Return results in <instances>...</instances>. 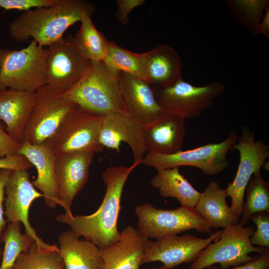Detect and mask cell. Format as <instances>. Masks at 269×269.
I'll use <instances>...</instances> for the list:
<instances>
[{"instance_id":"44dd1931","label":"cell","mask_w":269,"mask_h":269,"mask_svg":"<svg viewBox=\"0 0 269 269\" xmlns=\"http://www.w3.org/2000/svg\"><path fill=\"white\" fill-rule=\"evenodd\" d=\"M145 54L144 81L151 87L165 88L182 79V61L171 46L160 44Z\"/></svg>"},{"instance_id":"f1b7e54d","label":"cell","mask_w":269,"mask_h":269,"mask_svg":"<svg viewBox=\"0 0 269 269\" xmlns=\"http://www.w3.org/2000/svg\"><path fill=\"white\" fill-rule=\"evenodd\" d=\"M245 194L242 217L238 223L242 227L246 225L253 215L269 211V184L260 172L252 176L246 187Z\"/></svg>"},{"instance_id":"9c48e42d","label":"cell","mask_w":269,"mask_h":269,"mask_svg":"<svg viewBox=\"0 0 269 269\" xmlns=\"http://www.w3.org/2000/svg\"><path fill=\"white\" fill-rule=\"evenodd\" d=\"M102 118L77 107L45 143L56 156L77 151L101 152L104 148L100 141Z\"/></svg>"},{"instance_id":"f35d334b","label":"cell","mask_w":269,"mask_h":269,"mask_svg":"<svg viewBox=\"0 0 269 269\" xmlns=\"http://www.w3.org/2000/svg\"><path fill=\"white\" fill-rule=\"evenodd\" d=\"M259 34L269 37V6L265 10L258 27L256 35Z\"/></svg>"},{"instance_id":"5b68a950","label":"cell","mask_w":269,"mask_h":269,"mask_svg":"<svg viewBox=\"0 0 269 269\" xmlns=\"http://www.w3.org/2000/svg\"><path fill=\"white\" fill-rule=\"evenodd\" d=\"M254 231L253 226L238 224L224 229L218 239L203 249L187 269H208L215 264L226 269L256 259L269 248L252 244L250 238Z\"/></svg>"},{"instance_id":"9a60e30c","label":"cell","mask_w":269,"mask_h":269,"mask_svg":"<svg viewBox=\"0 0 269 269\" xmlns=\"http://www.w3.org/2000/svg\"><path fill=\"white\" fill-rule=\"evenodd\" d=\"M94 152L77 151L56 156L55 174L59 205L65 213L72 214L71 205L86 185Z\"/></svg>"},{"instance_id":"d590c367","label":"cell","mask_w":269,"mask_h":269,"mask_svg":"<svg viewBox=\"0 0 269 269\" xmlns=\"http://www.w3.org/2000/svg\"><path fill=\"white\" fill-rule=\"evenodd\" d=\"M21 145L0 127V158L16 154Z\"/></svg>"},{"instance_id":"60d3db41","label":"cell","mask_w":269,"mask_h":269,"mask_svg":"<svg viewBox=\"0 0 269 269\" xmlns=\"http://www.w3.org/2000/svg\"><path fill=\"white\" fill-rule=\"evenodd\" d=\"M170 269V268H168L167 267H166L165 266H164L163 265L161 267H158V268H152V269Z\"/></svg>"},{"instance_id":"52a82bcc","label":"cell","mask_w":269,"mask_h":269,"mask_svg":"<svg viewBox=\"0 0 269 269\" xmlns=\"http://www.w3.org/2000/svg\"><path fill=\"white\" fill-rule=\"evenodd\" d=\"M137 230L143 237L156 240L194 229L211 234V227L195 208L181 206L173 210L157 209L148 203L135 208Z\"/></svg>"},{"instance_id":"cb8c5ba5","label":"cell","mask_w":269,"mask_h":269,"mask_svg":"<svg viewBox=\"0 0 269 269\" xmlns=\"http://www.w3.org/2000/svg\"><path fill=\"white\" fill-rule=\"evenodd\" d=\"M227 196L225 189L215 181H211L201 194L195 208L211 228L225 229L240 221V217L228 205Z\"/></svg>"},{"instance_id":"277c9868","label":"cell","mask_w":269,"mask_h":269,"mask_svg":"<svg viewBox=\"0 0 269 269\" xmlns=\"http://www.w3.org/2000/svg\"><path fill=\"white\" fill-rule=\"evenodd\" d=\"M48 50L32 40L20 50L0 48V83L34 93L46 84Z\"/></svg>"},{"instance_id":"d4e9b609","label":"cell","mask_w":269,"mask_h":269,"mask_svg":"<svg viewBox=\"0 0 269 269\" xmlns=\"http://www.w3.org/2000/svg\"><path fill=\"white\" fill-rule=\"evenodd\" d=\"M150 184L162 197L174 198L184 207L195 208L201 194L180 173L179 167L157 170Z\"/></svg>"},{"instance_id":"83f0119b","label":"cell","mask_w":269,"mask_h":269,"mask_svg":"<svg viewBox=\"0 0 269 269\" xmlns=\"http://www.w3.org/2000/svg\"><path fill=\"white\" fill-rule=\"evenodd\" d=\"M145 54L137 53L109 41L106 54L103 60L110 68L128 73L144 81Z\"/></svg>"},{"instance_id":"1f68e13d","label":"cell","mask_w":269,"mask_h":269,"mask_svg":"<svg viewBox=\"0 0 269 269\" xmlns=\"http://www.w3.org/2000/svg\"><path fill=\"white\" fill-rule=\"evenodd\" d=\"M250 219L256 226V230L250 238L252 244L269 248V211L257 213Z\"/></svg>"},{"instance_id":"603a6c76","label":"cell","mask_w":269,"mask_h":269,"mask_svg":"<svg viewBox=\"0 0 269 269\" xmlns=\"http://www.w3.org/2000/svg\"><path fill=\"white\" fill-rule=\"evenodd\" d=\"M59 249L64 269H103L100 249L88 240H80L72 231L58 237Z\"/></svg>"},{"instance_id":"7402d4cb","label":"cell","mask_w":269,"mask_h":269,"mask_svg":"<svg viewBox=\"0 0 269 269\" xmlns=\"http://www.w3.org/2000/svg\"><path fill=\"white\" fill-rule=\"evenodd\" d=\"M34 93L6 89L0 93V121L6 132L20 143L34 103Z\"/></svg>"},{"instance_id":"f546056e","label":"cell","mask_w":269,"mask_h":269,"mask_svg":"<svg viewBox=\"0 0 269 269\" xmlns=\"http://www.w3.org/2000/svg\"><path fill=\"white\" fill-rule=\"evenodd\" d=\"M20 223H8L2 239L4 248L0 269H12L19 255L27 251L34 241L31 236L22 234Z\"/></svg>"},{"instance_id":"d6a6232c","label":"cell","mask_w":269,"mask_h":269,"mask_svg":"<svg viewBox=\"0 0 269 269\" xmlns=\"http://www.w3.org/2000/svg\"><path fill=\"white\" fill-rule=\"evenodd\" d=\"M59 0H0V8L5 10H18L24 11L47 7L56 4Z\"/></svg>"},{"instance_id":"7c38bea8","label":"cell","mask_w":269,"mask_h":269,"mask_svg":"<svg viewBox=\"0 0 269 269\" xmlns=\"http://www.w3.org/2000/svg\"><path fill=\"white\" fill-rule=\"evenodd\" d=\"M47 50L46 86L63 94L80 80L90 61L81 54L75 37L69 34L48 46Z\"/></svg>"},{"instance_id":"30bf717a","label":"cell","mask_w":269,"mask_h":269,"mask_svg":"<svg viewBox=\"0 0 269 269\" xmlns=\"http://www.w3.org/2000/svg\"><path fill=\"white\" fill-rule=\"evenodd\" d=\"M78 106L46 85L34 92V103L25 125L22 142L45 143L56 133L67 116Z\"/></svg>"},{"instance_id":"ac0fdd59","label":"cell","mask_w":269,"mask_h":269,"mask_svg":"<svg viewBox=\"0 0 269 269\" xmlns=\"http://www.w3.org/2000/svg\"><path fill=\"white\" fill-rule=\"evenodd\" d=\"M17 154L24 156L36 167L37 177L32 183L44 195L46 206L54 208L59 205L55 174L56 156L47 144L22 142Z\"/></svg>"},{"instance_id":"74e56055","label":"cell","mask_w":269,"mask_h":269,"mask_svg":"<svg viewBox=\"0 0 269 269\" xmlns=\"http://www.w3.org/2000/svg\"><path fill=\"white\" fill-rule=\"evenodd\" d=\"M209 269H223L214 265ZM226 269H269V249L256 259L241 266Z\"/></svg>"},{"instance_id":"8fae6325","label":"cell","mask_w":269,"mask_h":269,"mask_svg":"<svg viewBox=\"0 0 269 269\" xmlns=\"http://www.w3.org/2000/svg\"><path fill=\"white\" fill-rule=\"evenodd\" d=\"M231 149L240 153L236 175L225 189L231 200V208L239 217L243 213L245 192L252 176L260 172L269 156V147L264 140H256L255 134L248 126H243L241 134Z\"/></svg>"},{"instance_id":"4316f807","label":"cell","mask_w":269,"mask_h":269,"mask_svg":"<svg viewBox=\"0 0 269 269\" xmlns=\"http://www.w3.org/2000/svg\"><path fill=\"white\" fill-rule=\"evenodd\" d=\"M12 269H64V264L56 245L45 248L34 241L19 255Z\"/></svg>"},{"instance_id":"3957f363","label":"cell","mask_w":269,"mask_h":269,"mask_svg":"<svg viewBox=\"0 0 269 269\" xmlns=\"http://www.w3.org/2000/svg\"><path fill=\"white\" fill-rule=\"evenodd\" d=\"M120 72L103 61H90L80 80L61 95L79 108L95 115L126 113L120 89Z\"/></svg>"},{"instance_id":"2e32d148","label":"cell","mask_w":269,"mask_h":269,"mask_svg":"<svg viewBox=\"0 0 269 269\" xmlns=\"http://www.w3.org/2000/svg\"><path fill=\"white\" fill-rule=\"evenodd\" d=\"M119 84L126 114L143 127L165 113L152 87L143 80L121 72Z\"/></svg>"},{"instance_id":"5bb4252c","label":"cell","mask_w":269,"mask_h":269,"mask_svg":"<svg viewBox=\"0 0 269 269\" xmlns=\"http://www.w3.org/2000/svg\"><path fill=\"white\" fill-rule=\"evenodd\" d=\"M41 197H44V195L33 185L27 170H12L4 188V215L8 223L22 224L26 234L38 245L51 248L54 245L47 244L40 238L28 220L32 203Z\"/></svg>"},{"instance_id":"8992f818","label":"cell","mask_w":269,"mask_h":269,"mask_svg":"<svg viewBox=\"0 0 269 269\" xmlns=\"http://www.w3.org/2000/svg\"><path fill=\"white\" fill-rule=\"evenodd\" d=\"M238 134L232 130L224 140L206 144L198 147L181 150L171 154L148 152L141 163L153 167L156 171L181 166H191L200 169L207 175L217 174L229 165L227 154L236 143Z\"/></svg>"},{"instance_id":"ba28073f","label":"cell","mask_w":269,"mask_h":269,"mask_svg":"<svg viewBox=\"0 0 269 269\" xmlns=\"http://www.w3.org/2000/svg\"><path fill=\"white\" fill-rule=\"evenodd\" d=\"M225 89V85L219 81L196 86L181 79L169 86L156 88V92L153 91L165 113L185 120L199 117Z\"/></svg>"},{"instance_id":"ffe728a7","label":"cell","mask_w":269,"mask_h":269,"mask_svg":"<svg viewBox=\"0 0 269 269\" xmlns=\"http://www.w3.org/2000/svg\"><path fill=\"white\" fill-rule=\"evenodd\" d=\"M120 240L105 248H99L103 269H140L146 244L148 240L137 230L128 226L120 232Z\"/></svg>"},{"instance_id":"484cf974","label":"cell","mask_w":269,"mask_h":269,"mask_svg":"<svg viewBox=\"0 0 269 269\" xmlns=\"http://www.w3.org/2000/svg\"><path fill=\"white\" fill-rule=\"evenodd\" d=\"M91 15L84 13L81 25L75 37L81 54L90 61H103L107 51L109 41L95 26Z\"/></svg>"},{"instance_id":"b9f144b4","label":"cell","mask_w":269,"mask_h":269,"mask_svg":"<svg viewBox=\"0 0 269 269\" xmlns=\"http://www.w3.org/2000/svg\"><path fill=\"white\" fill-rule=\"evenodd\" d=\"M3 253V249L0 247V260L1 259Z\"/></svg>"},{"instance_id":"8d00e7d4","label":"cell","mask_w":269,"mask_h":269,"mask_svg":"<svg viewBox=\"0 0 269 269\" xmlns=\"http://www.w3.org/2000/svg\"><path fill=\"white\" fill-rule=\"evenodd\" d=\"M12 170L0 169V243L6 228L7 220L4 218V188Z\"/></svg>"},{"instance_id":"4fadbf2b","label":"cell","mask_w":269,"mask_h":269,"mask_svg":"<svg viewBox=\"0 0 269 269\" xmlns=\"http://www.w3.org/2000/svg\"><path fill=\"white\" fill-rule=\"evenodd\" d=\"M222 230L210 234L206 238L187 234L169 236L155 241L147 240L141 265L159 261L172 269L182 264L193 263L201 252L220 237Z\"/></svg>"},{"instance_id":"e575fe53","label":"cell","mask_w":269,"mask_h":269,"mask_svg":"<svg viewBox=\"0 0 269 269\" xmlns=\"http://www.w3.org/2000/svg\"><path fill=\"white\" fill-rule=\"evenodd\" d=\"M32 166L24 156L17 153L0 158V169L27 170Z\"/></svg>"},{"instance_id":"4dcf8cb0","label":"cell","mask_w":269,"mask_h":269,"mask_svg":"<svg viewBox=\"0 0 269 269\" xmlns=\"http://www.w3.org/2000/svg\"><path fill=\"white\" fill-rule=\"evenodd\" d=\"M227 4L232 14L243 25L256 35L261 20L269 6L267 0H230Z\"/></svg>"},{"instance_id":"d6986e66","label":"cell","mask_w":269,"mask_h":269,"mask_svg":"<svg viewBox=\"0 0 269 269\" xmlns=\"http://www.w3.org/2000/svg\"><path fill=\"white\" fill-rule=\"evenodd\" d=\"M186 134L185 119L164 113L143 128L147 152L171 154L182 150Z\"/></svg>"},{"instance_id":"836d02e7","label":"cell","mask_w":269,"mask_h":269,"mask_svg":"<svg viewBox=\"0 0 269 269\" xmlns=\"http://www.w3.org/2000/svg\"><path fill=\"white\" fill-rule=\"evenodd\" d=\"M144 0H117V11L116 16L118 21L124 25H127L129 21V15L135 7L143 5Z\"/></svg>"},{"instance_id":"6da1fadb","label":"cell","mask_w":269,"mask_h":269,"mask_svg":"<svg viewBox=\"0 0 269 269\" xmlns=\"http://www.w3.org/2000/svg\"><path fill=\"white\" fill-rule=\"evenodd\" d=\"M138 165L133 163L130 166H111L102 173L106 193L95 212L89 215L60 214L56 220L67 224L78 237H83L99 248L117 243L121 238L117 223L124 186L131 172Z\"/></svg>"},{"instance_id":"e0dca14e","label":"cell","mask_w":269,"mask_h":269,"mask_svg":"<svg viewBox=\"0 0 269 269\" xmlns=\"http://www.w3.org/2000/svg\"><path fill=\"white\" fill-rule=\"evenodd\" d=\"M143 127L126 113H113L102 116L100 141L104 147L119 152L122 142L128 144L134 156L133 163L139 164L146 151Z\"/></svg>"},{"instance_id":"ab89813d","label":"cell","mask_w":269,"mask_h":269,"mask_svg":"<svg viewBox=\"0 0 269 269\" xmlns=\"http://www.w3.org/2000/svg\"><path fill=\"white\" fill-rule=\"evenodd\" d=\"M7 89L5 86H4L2 84L0 83V93H1L2 91L6 90Z\"/></svg>"},{"instance_id":"7a4b0ae2","label":"cell","mask_w":269,"mask_h":269,"mask_svg":"<svg viewBox=\"0 0 269 269\" xmlns=\"http://www.w3.org/2000/svg\"><path fill=\"white\" fill-rule=\"evenodd\" d=\"M95 6L84 0H59L55 5L23 11L8 25L10 36L17 42L32 38L44 46L60 40L65 31L81 21L84 13L92 15Z\"/></svg>"}]
</instances>
